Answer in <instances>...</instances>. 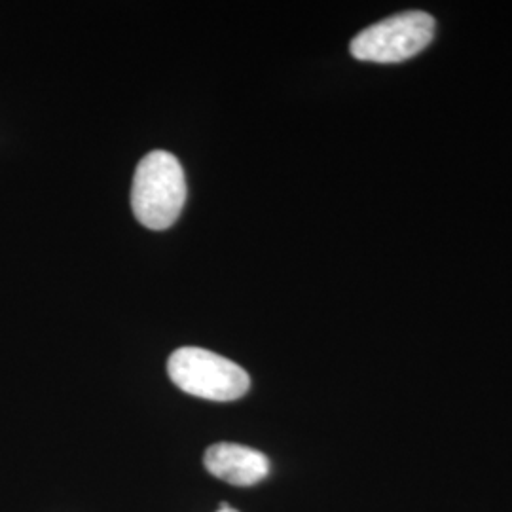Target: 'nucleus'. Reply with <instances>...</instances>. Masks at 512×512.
<instances>
[{
  "mask_svg": "<svg viewBox=\"0 0 512 512\" xmlns=\"http://www.w3.org/2000/svg\"><path fill=\"white\" fill-rule=\"evenodd\" d=\"M217 512H239V511H236V509H232V507H230V505H220L219 511H217Z\"/></svg>",
  "mask_w": 512,
  "mask_h": 512,
  "instance_id": "39448f33",
  "label": "nucleus"
},
{
  "mask_svg": "<svg viewBox=\"0 0 512 512\" xmlns=\"http://www.w3.org/2000/svg\"><path fill=\"white\" fill-rule=\"evenodd\" d=\"M186 202L183 165L165 152L147 154L135 171L131 207L137 220L150 230H165L175 224Z\"/></svg>",
  "mask_w": 512,
  "mask_h": 512,
  "instance_id": "f257e3e1",
  "label": "nucleus"
},
{
  "mask_svg": "<svg viewBox=\"0 0 512 512\" xmlns=\"http://www.w3.org/2000/svg\"><path fill=\"white\" fill-rule=\"evenodd\" d=\"M167 372L184 393L215 403L238 401L251 385L241 366L209 349H177L167 361Z\"/></svg>",
  "mask_w": 512,
  "mask_h": 512,
  "instance_id": "f03ea898",
  "label": "nucleus"
},
{
  "mask_svg": "<svg viewBox=\"0 0 512 512\" xmlns=\"http://www.w3.org/2000/svg\"><path fill=\"white\" fill-rule=\"evenodd\" d=\"M435 19L427 12L410 10L382 19L351 40V55L370 63H401L421 54L433 40Z\"/></svg>",
  "mask_w": 512,
  "mask_h": 512,
  "instance_id": "7ed1b4c3",
  "label": "nucleus"
},
{
  "mask_svg": "<svg viewBox=\"0 0 512 512\" xmlns=\"http://www.w3.org/2000/svg\"><path fill=\"white\" fill-rule=\"evenodd\" d=\"M203 461L211 475L241 488L255 486L270 475V459L255 448L234 442L213 444Z\"/></svg>",
  "mask_w": 512,
  "mask_h": 512,
  "instance_id": "20e7f679",
  "label": "nucleus"
}]
</instances>
